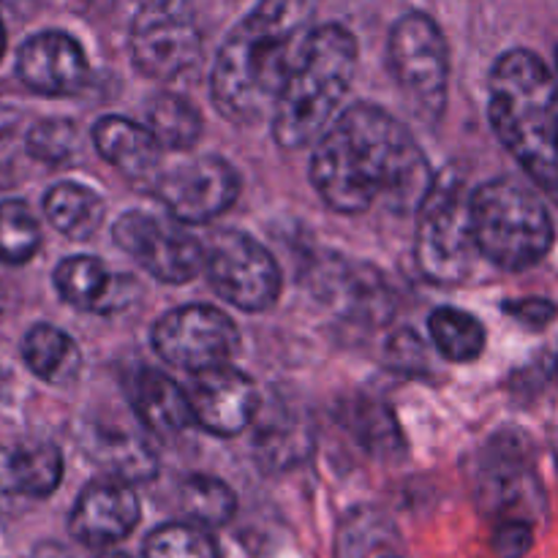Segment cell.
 Segmentation results:
<instances>
[{"label": "cell", "mask_w": 558, "mask_h": 558, "mask_svg": "<svg viewBox=\"0 0 558 558\" xmlns=\"http://www.w3.org/2000/svg\"><path fill=\"white\" fill-rule=\"evenodd\" d=\"M311 183L343 216L365 213L376 202L409 216L423 207L436 178L401 120L374 104H354L314 142Z\"/></svg>", "instance_id": "6da1fadb"}, {"label": "cell", "mask_w": 558, "mask_h": 558, "mask_svg": "<svg viewBox=\"0 0 558 558\" xmlns=\"http://www.w3.org/2000/svg\"><path fill=\"white\" fill-rule=\"evenodd\" d=\"M322 0H259L221 44L210 74L218 112L234 125H251L272 112Z\"/></svg>", "instance_id": "7a4b0ae2"}, {"label": "cell", "mask_w": 558, "mask_h": 558, "mask_svg": "<svg viewBox=\"0 0 558 558\" xmlns=\"http://www.w3.org/2000/svg\"><path fill=\"white\" fill-rule=\"evenodd\" d=\"M488 118L529 178L558 196V76L532 49H510L490 71Z\"/></svg>", "instance_id": "3957f363"}, {"label": "cell", "mask_w": 558, "mask_h": 558, "mask_svg": "<svg viewBox=\"0 0 558 558\" xmlns=\"http://www.w3.org/2000/svg\"><path fill=\"white\" fill-rule=\"evenodd\" d=\"M357 38L343 25H319L283 82L272 107V140L287 150L308 147L338 118L343 98L357 74Z\"/></svg>", "instance_id": "277c9868"}, {"label": "cell", "mask_w": 558, "mask_h": 558, "mask_svg": "<svg viewBox=\"0 0 558 558\" xmlns=\"http://www.w3.org/2000/svg\"><path fill=\"white\" fill-rule=\"evenodd\" d=\"M472 221L477 251L501 270H529L554 248L548 207L518 180L496 178L472 191Z\"/></svg>", "instance_id": "5b68a950"}, {"label": "cell", "mask_w": 558, "mask_h": 558, "mask_svg": "<svg viewBox=\"0 0 558 558\" xmlns=\"http://www.w3.org/2000/svg\"><path fill=\"white\" fill-rule=\"evenodd\" d=\"M472 221V191L461 178L447 172L439 178L417 210L414 259L430 283L452 287L466 281L477 256Z\"/></svg>", "instance_id": "8992f818"}, {"label": "cell", "mask_w": 558, "mask_h": 558, "mask_svg": "<svg viewBox=\"0 0 558 558\" xmlns=\"http://www.w3.org/2000/svg\"><path fill=\"white\" fill-rule=\"evenodd\" d=\"M390 71L420 120L434 125L447 104L450 49L430 16L403 14L387 38Z\"/></svg>", "instance_id": "52a82bcc"}, {"label": "cell", "mask_w": 558, "mask_h": 558, "mask_svg": "<svg viewBox=\"0 0 558 558\" xmlns=\"http://www.w3.org/2000/svg\"><path fill=\"white\" fill-rule=\"evenodd\" d=\"M145 189L167 207L174 221L199 227L234 205L240 178L232 163L218 156H183L172 163L161 161Z\"/></svg>", "instance_id": "ba28073f"}, {"label": "cell", "mask_w": 558, "mask_h": 558, "mask_svg": "<svg viewBox=\"0 0 558 558\" xmlns=\"http://www.w3.org/2000/svg\"><path fill=\"white\" fill-rule=\"evenodd\" d=\"M136 71L169 82L189 71L202 54V33L185 0H145L129 31Z\"/></svg>", "instance_id": "9c48e42d"}, {"label": "cell", "mask_w": 558, "mask_h": 558, "mask_svg": "<svg viewBox=\"0 0 558 558\" xmlns=\"http://www.w3.org/2000/svg\"><path fill=\"white\" fill-rule=\"evenodd\" d=\"M205 270L221 300L245 314H262L281 298V270L270 251L245 232H218L205 245Z\"/></svg>", "instance_id": "30bf717a"}, {"label": "cell", "mask_w": 558, "mask_h": 558, "mask_svg": "<svg viewBox=\"0 0 558 558\" xmlns=\"http://www.w3.org/2000/svg\"><path fill=\"white\" fill-rule=\"evenodd\" d=\"M112 238L136 265L161 283H189L205 270V245L172 216L129 210L114 221Z\"/></svg>", "instance_id": "8fae6325"}, {"label": "cell", "mask_w": 558, "mask_h": 558, "mask_svg": "<svg viewBox=\"0 0 558 558\" xmlns=\"http://www.w3.org/2000/svg\"><path fill=\"white\" fill-rule=\"evenodd\" d=\"M150 341L163 363L199 374L238 354L240 330L213 305H183L156 322Z\"/></svg>", "instance_id": "7c38bea8"}, {"label": "cell", "mask_w": 558, "mask_h": 558, "mask_svg": "<svg viewBox=\"0 0 558 558\" xmlns=\"http://www.w3.org/2000/svg\"><path fill=\"white\" fill-rule=\"evenodd\" d=\"M477 501L494 521L537 523L545 515V490L534 474L523 436H496L477 474Z\"/></svg>", "instance_id": "4fadbf2b"}, {"label": "cell", "mask_w": 558, "mask_h": 558, "mask_svg": "<svg viewBox=\"0 0 558 558\" xmlns=\"http://www.w3.org/2000/svg\"><path fill=\"white\" fill-rule=\"evenodd\" d=\"M185 392L194 425L221 439L243 434L259 412V390L254 379L229 363L194 374Z\"/></svg>", "instance_id": "5bb4252c"}, {"label": "cell", "mask_w": 558, "mask_h": 558, "mask_svg": "<svg viewBox=\"0 0 558 558\" xmlns=\"http://www.w3.org/2000/svg\"><path fill=\"white\" fill-rule=\"evenodd\" d=\"M90 65L85 49L63 31H44L16 52V76L31 93L47 98L74 96L85 87Z\"/></svg>", "instance_id": "9a60e30c"}, {"label": "cell", "mask_w": 558, "mask_h": 558, "mask_svg": "<svg viewBox=\"0 0 558 558\" xmlns=\"http://www.w3.org/2000/svg\"><path fill=\"white\" fill-rule=\"evenodd\" d=\"M142 518L140 499L131 483L123 480H98L76 499L69 518V532L85 548H112L123 543Z\"/></svg>", "instance_id": "2e32d148"}, {"label": "cell", "mask_w": 558, "mask_h": 558, "mask_svg": "<svg viewBox=\"0 0 558 558\" xmlns=\"http://www.w3.org/2000/svg\"><path fill=\"white\" fill-rule=\"evenodd\" d=\"M63 483V456L52 441L0 445V518L49 499Z\"/></svg>", "instance_id": "e0dca14e"}, {"label": "cell", "mask_w": 558, "mask_h": 558, "mask_svg": "<svg viewBox=\"0 0 558 558\" xmlns=\"http://www.w3.org/2000/svg\"><path fill=\"white\" fill-rule=\"evenodd\" d=\"M93 145L104 161L140 185H145L163 161V147L150 129L120 114H107L93 125Z\"/></svg>", "instance_id": "ac0fdd59"}, {"label": "cell", "mask_w": 558, "mask_h": 558, "mask_svg": "<svg viewBox=\"0 0 558 558\" xmlns=\"http://www.w3.org/2000/svg\"><path fill=\"white\" fill-rule=\"evenodd\" d=\"M134 412L150 434L163 436V439L183 434L189 425H194L189 392L174 385L167 374L153 368L136 374Z\"/></svg>", "instance_id": "d6986e66"}, {"label": "cell", "mask_w": 558, "mask_h": 558, "mask_svg": "<svg viewBox=\"0 0 558 558\" xmlns=\"http://www.w3.org/2000/svg\"><path fill=\"white\" fill-rule=\"evenodd\" d=\"M22 360L33 376L54 387L71 385L82 371V352L74 338L47 322L33 325L25 332Z\"/></svg>", "instance_id": "ffe728a7"}, {"label": "cell", "mask_w": 558, "mask_h": 558, "mask_svg": "<svg viewBox=\"0 0 558 558\" xmlns=\"http://www.w3.org/2000/svg\"><path fill=\"white\" fill-rule=\"evenodd\" d=\"M44 216L69 240H90L101 229L107 205L93 189L65 180L44 194Z\"/></svg>", "instance_id": "44dd1931"}, {"label": "cell", "mask_w": 558, "mask_h": 558, "mask_svg": "<svg viewBox=\"0 0 558 558\" xmlns=\"http://www.w3.org/2000/svg\"><path fill=\"white\" fill-rule=\"evenodd\" d=\"M54 289L60 300L76 311L109 314L114 276L96 256H69L54 267Z\"/></svg>", "instance_id": "7402d4cb"}, {"label": "cell", "mask_w": 558, "mask_h": 558, "mask_svg": "<svg viewBox=\"0 0 558 558\" xmlns=\"http://www.w3.org/2000/svg\"><path fill=\"white\" fill-rule=\"evenodd\" d=\"M147 129L163 150L185 153L202 140V112L178 93H158L147 104Z\"/></svg>", "instance_id": "603a6c76"}, {"label": "cell", "mask_w": 558, "mask_h": 558, "mask_svg": "<svg viewBox=\"0 0 558 558\" xmlns=\"http://www.w3.org/2000/svg\"><path fill=\"white\" fill-rule=\"evenodd\" d=\"M436 352L450 363H474L485 352V327L474 314L441 305L428 316Z\"/></svg>", "instance_id": "cb8c5ba5"}, {"label": "cell", "mask_w": 558, "mask_h": 558, "mask_svg": "<svg viewBox=\"0 0 558 558\" xmlns=\"http://www.w3.org/2000/svg\"><path fill=\"white\" fill-rule=\"evenodd\" d=\"M90 456L107 472V477L131 485L147 483L158 472V458L153 447L134 434H98Z\"/></svg>", "instance_id": "d4e9b609"}, {"label": "cell", "mask_w": 558, "mask_h": 558, "mask_svg": "<svg viewBox=\"0 0 558 558\" xmlns=\"http://www.w3.org/2000/svg\"><path fill=\"white\" fill-rule=\"evenodd\" d=\"M180 512L191 523H199L205 529L227 526L238 512V496L223 480L210 474H191L180 483L178 490Z\"/></svg>", "instance_id": "484cf974"}, {"label": "cell", "mask_w": 558, "mask_h": 558, "mask_svg": "<svg viewBox=\"0 0 558 558\" xmlns=\"http://www.w3.org/2000/svg\"><path fill=\"white\" fill-rule=\"evenodd\" d=\"M41 248V227L22 199L0 202V262L25 265Z\"/></svg>", "instance_id": "4316f807"}, {"label": "cell", "mask_w": 558, "mask_h": 558, "mask_svg": "<svg viewBox=\"0 0 558 558\" xmlns=\"http://www.w3.org/2000/svg\"><path fill=\"white\" fill-rule=\"evenodd\" d=\"M142 558H218V545L199 523H163L147 534Z\"/></svg>", "instance_id": "83f0119b"}, {"label": "cell", "mask_w": 558, "mask_h": 558, "mask_svg": "<svg viewBox=\"0 0 558 558\" xmlns=\"http://www.w3.org/2000/svg\"><path fill=\"white\" fill-rule=\"evenodd\" d=\"M354 409V434L363 441V447H368L371 452H396L401 450V434H398V425L392 420L390 409L381 407V403L363 401Z\"/></svg>", "instance_id": "f1b7e54d"}, {"label": "cell", "mask_w": 558, "mask_h": 558, "mask_svg": "<svg viewBox=\"0 0 558 558\" xmlns=\"http://www.w3.org/2000/svg\"><path fill=\"white\" fill-rule=\"evenodd\" d=\"M27 153L44 163H65L76 153V129L69 120H41L27 134Z\"/></svg>", "instance_id": "f546056e"}, {"label": "cell", "mask_w": 558, "mask_h": 558, "mask_svg": "<svg viewBox=\"0 0 558 558\" xmlns=\"http://www.w3.org/2000/svg\"><path fill=\"white\" fill-rule=\"evenodd\" d=\"M490 548L496 558H523L534 548V523L518 521V518L496 521Z\"/></svg>", "instance_id": "4dcf8cb0"}, {"label": "cell", "mask_w": 558, "mask_h": 558, "mask_svg": "<svg viewBox=\"0 0 558 558\" xmlns=\"http://www.w3.org/2000/svg\"><path fill=\"white\" fill-rule=\"evenodd\" d=\"M505 311L510 316H515L518 322H523L526 327H534V330H543V327H548L558 314L556 305L545 298L512 300V303L505 305Z\"/></svg>", "instance_id": "1f68e13d"}, {"label": "cell", "mask_w": 558, "mask_h": 558, "mask_svg": "<svg viewBox=\"0 0 558 558\" xmlns=\"http://www.w3.org/2000/svg\"><path fill=\"white\" fill-rule=\"evenodd\" d=\"M31 558H71V556H69V550H65L60 543H52V539H44V543H38L36 548H33Z\"/></svg>", "instance_id": "d6a6232c"}, {"label": "cell", "mask_w": 558, "mask_h": 558, "mask_svg": "<svg viewBox=\"0 0 558 558\" xmlns=\"http://www.w3.org/2000/svg\"><path fill=\"white\" fill-rule=\"evenodd\" d=\"M5 54V27H3V20H0V60H3Z\"/></svg>", "instance_id": "836d02e7"}, {"label": "cell", "mask_w": 558, "mask_h": 558, "mask_svg": "<svg viewBox=\"0 0 558 558\" xmlns=\"http://www.w3.org/2000/svg\"><path fill=\"white\" fill-rule=\"evenodd\" d=\"M98 558H129V556H123V554H101Z\"/></svg>", "instance_id": "e575fe53"}, {"label": "cell", "mask_w": 558, "mask_h": 558, "mask_svg": "<svg viewBox=\"0 0 558 558\" xmlns=\"http://www.w3.org/2000/svg\"><path fill=\"white\" fill-rule=\"evenodd\" d=\"M0 314H3V289H0Z\"/></svg>", "instance_id": "d590c367"}, {"label": "cell", "mask_w": 558, "mask_h": 558, "mask_svg": "<svg viewBox=\"0 0 558 558\" xmlns=\"http://www.w3.org/2000/svg\"><path fill=\"white\" fill-rule=\"evenodd\" d=\"M379 558H401V556H379Z\"/></svg>", "instance_id": "8d00e7d4"}, {"label": "cell", "mask_w": 558, "mask_h": 558, "mask_svg": "<svg viewBox=\"0 0 558 558\" xmlns=\"http://www.w3.org/2000/svg\"><path fill=\"white\" fill-rule=\"evenodd\" d=\"M556 69H558V49H556Z\"/></svg>", "instance_id": "74e56055"}]
</instances>
